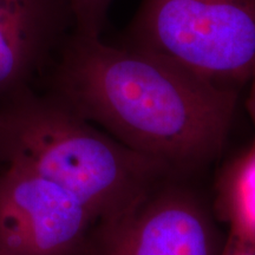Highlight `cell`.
Wrapping results in <instances>:
<instances>
[{"mask_svg":"<svg viewBox=\"0 0 255 255\" xmlns=\"http://www.w3.org/2000/svg\"><path fill=\"white\" fill-rule=\"evenodd\" d=\"M49 66L46 91L174 175L194 173L219 157L238 109L240 91L73 30Z\"/></svg>","mask_w":255,"mask_h":255,"instance_id":"obj_1","label":"cell"},{"mask_svg":"<svg viewBox=\"0 0 255 255\" xmlns=\"http://www.w3.org/2000/svg\"><path fill=\"white\" fill-rule=\"evenodd\" d=\"M31 168L83 203L95 225L175 175L88 122L57 96L24 87L0 101V163ZM94 225V226H95Z\"/></svg>","mask_w":255,"mask_h":255,"instance_id":"obj_2","label":"cell"},{"mask_svg":"<svg viewBox=\"0 0 255 255\" xmlns=\"http://www.w3.org/2000/svg\"><path fill=\"white\" fill-rule=\"evenodd\" d=\"M121 46L240 91L255 82V0H142Z\"/></svg>","mask_w":255,"mask_h":255,"instance_id":"obj_3","label":"cell"},{"mask_svg":"<svg viewBox=\"0 0 255 255\" xmlns=\"http://www.w3.org/2000/svg\"><path fill=\"white\" fill-rule=\"evenodd\" d=\"M223 244L206 203L169 178L127 212L96 223L79 255H221Z\"/></svg>","mask_w":255,"mask_h":255,"instance_id":"obj_4","label":"cell"},{"mask_svg":"<svg viewBox=\"0 0 255 255\" xmlns=\"http://www.w3.org/2000/svg\"><path fill=\"white\" fill-rule=\"evenodd\" d=\"M95 222L73 194L20 163H0V247L12 255H79Z\"/></svg>","mask_w":255,"mask_h":255,"instance_id":"obj_5","label":"cell"},{"mask_svg":"<svg viewBox=\"0 0 255 255\" xmlns=\"http://www.w3.org/2000/svg\"><path fill=\"white\" fill-rule=\"evenodd\" d=\"M72 30L68 0H0V101L31 85Z\"/></svg>","mask_w":255,"mask_h":255,"instance_id":"obj_6","label":"cell"},{"mask_svg":"<svg viewBox=\"0 0 255 255\" xmlns=\"http://www.w3.org/2000/svg\"><path fill=\"white\" fill-rule=\"evenodd\" d=\"M247 108L255 123V82L251 84ZM226 213L231 223H239L255 232V138L239 159L226 182Z\"/></svg>","mask_w":255,"mask_h":255,"instance_id":"obj_7","label":"cell"},{"mask_svg":"<svg viewBox=\"0 0 255 255\" xmlns=\"http://www.w3.org/2000/svg\"><path fill=\"white\" fill-rule=\"evenodd\" d=\"M73 15V31L101 37L113 0H68Z\"/></svg>","mask_w":255,"mask_h":255,"instance_id":"obj_8","label":"cell"},{"mask_svg":"<svg viewBox=\"0 0 255 255\" xmlns=\"http://www.w3.org/2000/svg\"><path fill=\"white\" fill-rule=\"evenodd\" d=\"M221 255H255V232L231 223V233L223 244Z\"/></svg>","mask_w":255,"mask_h":255,"instance_id":"obj_9","label":"cell"},{"mask_svg":"<svg viewBox=\"0 0 255 255\" xmlns=\"http://www.w3.org/2000/svg\"><path fill=\"white\" fill-rule=\"evenodd\" d=\"M0 255H12V254H9L8 252H6L5 250H2V248L0 247Z\"/></svg>","mask_w":255,"mask_h":255,"instance_id":"obj_10","label":"cell"}]
</instances>
